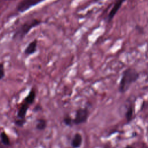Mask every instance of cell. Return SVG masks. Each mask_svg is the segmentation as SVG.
Returning a JSON list of instances; mask_svg holds the SVG:
<instances>
[{"mask_svg": "<svg viewBox=\"0 0 148 148\" xmlns=\"http://www.w3.org/2000/svg\"><path fill=\"white\" fill-rule=\"evenodd\" d=\"M140 77V73L134 68L129 67L123 71L119 84L118 90L121 93L127 92L131 85Z\"/></svg>", "mask_w": 148, "mask_h": 148, "instance_id": "1", "label": "cell"}, {"mask_svg": "<svg viewBox=\"0 0 148 148\" xmlns=\"http://www.w3.org/2000/svg\"><path fill=\"white\" fill-rule=\"evenodd\" d=\"M42 23V21L36 18L25 21L16 29L12 36V40L17 41L22 40L32 28L38 26Z\"/></svg>", "mask_w": 148, "mask_h": 148, "instance_id": "2", "label": "cell"}, {"mask_svg": "<svg viewBox=\"0 0 148 148\" xmlns=\"http://www.w3.org/2000/svg\"><path fill=\"white\" fill-rule=\"evenodd\" d=\"M89 116V110L87 107L80 108L76 110L73 123L75 125H79L86 123Z\"/></svg>", "mask_w": 148, "mask_h": 148, "instance_id": "3", "label": "cell"}, {"mask_svg": "<svg viewBox=\"0 0 148 148\" xmlns=\"http://www.w3.org/2000/svg\"><path fill=\"white\" fill-rule=\"evenodd\" d=\"M45 1V0H21L17 4L16 9L18 12L23 13Z\"/></svg>", "mask_w": 148, "mask_h": 148, "instance_id": "4", "label": "cell"}, {"mask_svg": "<svg viewBox=\"0 0 148 148\" xmlns=\"http://www.w3.org/2000/svg\"><path fill=\"white\" fill-rule=\"evenodd\" d=\"M125 1V0H116L111 10H110L107 17L106 18V21L107 23H110L112 21L113 18L114 17L115 15L120 9L123 3Z\"/></svg>", "mask_w": 148, "mask_h": 148, "instance_id": "5", "label": "cell"}, {"mask_svg": "<svg viewBox=\"0 0 148 148\" xmlns=\"http://www.w3.org/2000/svg\"><path fill=\"white\" fill-rule=\"evenodd\" d=\"M37 39H34L28 43L24 50V54L26 56H30L34 54L37 50Z\"/></svg>", "mask_w": 148, "mask_h": 148, "instance_id": "6", "label": "cell"}, {"mask_svg": "<svg viewBox=\"0 0 148 148\" xmlns=\"http://www.w3.org/2000/svg\"><path fill=\"white\" fill-rule=\"evenodd\" d=\"M83 139L82 135L79 132H76L71 142V145L72 148H80L82 145Z\"/></svg>", "mask_w": 148, "mask_h": 148, "instance_id": "7", "label": "cell"}, {"mask_svg": "<svg viewBox=\"0 0 148 148\" xmlns=\"http://www.w3.org/2000/svg\"><path fill=\"white\" fill-rule=\"evenodd\" d=\"M29 105L24 102L21 105L17 113V117L18 119H25V116L28 109H29Z\"/></svg>", "mask_w": 148, "mask_h": 148, "instance_id": "8", "label": "cell"}, {"mask_svg": "<svg viewBox=\"0 0 148 148\" xmlns=\"http://www.w3.org/2000/svg\"><path fill=\"white\" fill-rule=\"evenodd\" d=\"M35 97H36L35 91L33 88H32L29 91L28 95L24 98L23 102L25 103H27L29 105H31L34 102Z\"/></svg>", "mask_w": 148, "mask_h": 148, "instance_id": "9", "label": "cell"}, {"mask_svg": "<svg viewBox=\"0 0 148 148\" xmlns=\"http://www.w3.org/2000/svg\"><path fill=\"white\" fill-rule=\"evenodd\" d=\"M134 113V105L132 103H130L128 108H127V110L125 113V116L127 123H130L133 119Z\"/></svg>", "mask_w": 148, "mask_h": 148, "instance_id": "10", "label": "cell"}, {"mask_svg": "<svg viewBox=\"0 0 148 148\" xmlns=\"http://www.w3.org/2000/svg\"><path fill=\"white\" fill-rule=\"evenodd\" d=\"M47 126V121L44 119H38L35 125V128L38 131L44 130Z\"/></svg>", "mask_w": 148, "mask_h": 148, "instance_id": "11", "label": "cell"}, {"mask_svg": "<svg viewBox=\"0 0 148 148\" xmlns=\"http://www.w3.org/2000/svg\"><path fill=\"white\" fill-rule=\"evenodd\" d=\"M1 141L4 146H9L10 145V141L9 138L5 131H2L1 133Z\"/></svg>", "mask_w": 148, "mask_h": 148, "instance_id": "12", "label": "cell"}, {"mask_svg": "<svg viewBox=\"0 0 148 148\" xmlns=\"http://www.w3.org/2000/svg\"><path fill=\"white\" fill-rule=\"evenodd\" d=\"M63 122L65 125L68 127H72L73 123V119H72L69 115H66L63 118Z\"/></svg>", "mask_w": 148, "mask_h": 148, "instance_id": "13", "label": "cell"}, {"mask_svg": "<svg viewBox=\"0 0 148 148\" xmlns=\"http://www.w3.org/2000/svg\"><path fill=\"white\" fill-rule=\"evenodd\" d=\"M27 120L25 119H16L14 121V124L18 127H23L26 123Z\"/></svg>", "mask_w": 148, "mask_h": 148, "instance_id": "14", "label": "cell"}, {"mask_svg": "<svg viewBox=\"0 0 148 148\" xmlns=\"http://www.w3.org/2000/svg\"><path fill=\"white\" fill-rule=\"evenodd\" d=\"M5 75V69H4V65L3 63H1L0 64V79L2 80Z\"/></svg>", "mask_w": 148, "mask_h": 148, "instance_id": "15", "label": "cell"}, {"mask_svg": "<svg viewBox=\"0 0 148 148\" xmlns=\"http://www.w3.org/2000/svg\"><path fill=\"white\" fill-rule=\"evenodd\" d=\"M41 109H42V108L40 105H36L34 108V112H38L39 110H41Z\"/></svg>", "mask_w": 148, "mask_h": 148, "instance_id": "16", "label": "cell"}, {"mask_svg": "<svg viewBox=\"0 0 148 148\" xmlns=\"http://www.w3.org/2000/svg\"><path fill=\"white\" fill-rule=\"evenodd\" d=\"M124 148H135L134 146H131V145H127V146H125Z\"/></svg>", "mask_w": 148, "mask_h": 148, "instance_id": "17", "label": "cell"}, {"mask_svg": "<svg viewBox=\"0 0 148 148\" xmlns=\"http://www.w3.org/2000/svg\"><path fill=\"white\" fill-rule=\"evenodd\" d=\"M102 1V0H94V1L96 2H98V1Z\"/></svg>", "mask_w": 148, "mask_h": 148, "instance_id": "18", "label": "cell"}, {"mask_svg": "<svg viewBox=\"0 0 148 148\" xmlns=\"http://www.w3.org/2000/svg\"><path fill=\"white\" fill-rule=\"evenodd\" d=\"M147 67H148V65H147Z\"/></svg>", "mask_w": 148, "mask_h": 148, "instance_id": "19", "label": "cell"}]
</instances>
